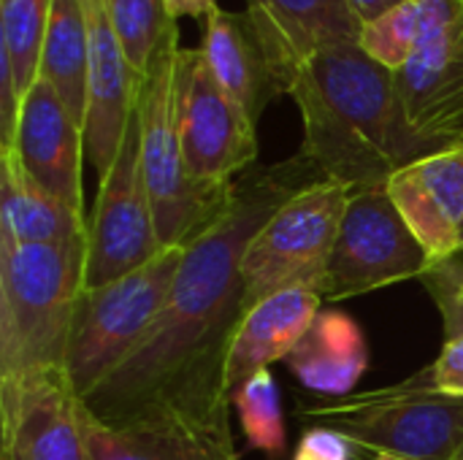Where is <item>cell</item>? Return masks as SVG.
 I'll return each instance as SVG.
<instances>
[{"label":"cell","mask_w":463,"mask_h":460,"mask_svg":"<svg viewBox=\"0 0 463 460\" xmlns=\"http://www.w3.org/2000/svg\"><path fill=\"white\" fill-rule=\"evenodd\" d=\"M323 312L315 290H282L244 312L225 361V390L233 404L241 385L277 361H288Z\"/></svg>","instance_id":"17"},{"label":"cell","mask_w":463,"mask_h":460,"mask_svg":"<svg viewBox=\"0 0 463 460\" xmlns=\"http://www.w3.org/2000/svg\"><path fill=\"white\" fill-rule=\"evenodd\" d=\"M87 14V114H84V152L98 174H109L122 146L125 130L138 108L144 81L133 73L117 33L109 19L106 0H81Z\"/></svg>","instance_id":"14"},{"label":"cell","mask_w":463,"mask_h":460,"mask_svg":"<svg viewBox=\"0 0 463 460\" xmlns=\"http://www.w3.org/2000/svg\"><path fill=\"white\" fill-rule=\"evenodd\" d=\"M317 179L323 176L301 152L236 179L228 209L184 247L179 274L149 333L84 399L95 418L117 428L165 431L195 460H239L225 361L247 312L241 258L269 217Z\"/></svg>","instance_id":"1"},{"label":"cell","mask_w":463,"mask_h":460,"mask_svg":"<svg viewBox=\"0 0 463 460\" xmlns=\"http://www.w3.org/2000/svg\"><path fill=\"white\" fill-rule=\"evenodd\" d=\"M420 279L434 306L439 309L445 342L463 336V252L431 263V268Z\"/></svg>","instance_id":"27"},{"label":"cell","mask_w":463,"mask_h":460,"mask_svg":"<svg viewBox=\"0 0 463 460\" xmlns=\"http://www.w3.org/2000/svg\"><path fill=\"white\" fill-rule=\"evenodd\" d=\"M87 14L81 0H52L41 76L54 87L65 108L84 127L87 114Z\"/></svg>","instance_id":"23"},{"label":"cell","mask_w":463,"mask_h":460,"mask_svg":"<svg viewBox=\"0 0 463 460\" xmlns=\"http://www.w3.org/2000/svg\"><path fill=\"white\" fill-rule=\"evenodd\" d=\"M393 76L402 122L418 155L463 146V14Z\"/></svg>","instance_id":"12"},{"label":"cell","mask_w":463,"mask_h":460,"mask_svg":"<svg viewBox=\"0 0 463 460\" xmlns=\"http://www.w3.org/2000/svg\"><path fill=\"white\" fill-rule=\"evenodd\" d=\"M290 98L304 125L301 155L323 179L350 192L388 184L399 168L420 157L402 122L393 70L358 43L315 54L298 70Z\"/></svg>","instance_id":"2"},{"label":"cell","mask_w":463,"mask_h":460,"mask_svg":"<svg viewBox=\"0 0 463 460\" xmlns=\"http://www.w3.org/2000/svg\"><path fill=\"white\" fill-rule=\"evenodd\" d=\"M353 455L355 445L345 434L328 426H312L301 434L293 460H353Z\"/></svg>","instance_id":"28"},{"label":"cell","mask_w":463,"mask_h":460,"mask_svg":"<svg viewBox=\"0 0 463 460\" xmlns=\"http://www.w3.org/2000/svg\"><path fill=\"white\" fill-rule=\"evenodd\" d=\"M0 152L11 155L41 190L52 192L79 214H87L81 190V163L87 157L84 127L43 76H38L24 95L14 136Z\"/></svg>","instance_id":"13"},{"label":"cell","mask_w":463,"mask_h":460,"mask_svg":"<svg viewBox=\"0 0 463 460\" xmlns=\"http://www.w3.org/2000/svg\"><path fill=\"white\" fill-rule=\"evenodd\" d=\"M179 38L171 41L146 76L138 98L141 168L149 190L160 247H187L231 203L233 187L198 184L184 165L179 141Z\"/></svg>","instance_id":"5"},{"label":"cell","mask_w":463,"mask_h":460,"mask_svg":"<svg viewBox=\"0 0 463 460\" xmlns=\"http://www.w3.org/2000/svg\"><path fill=\"white\" fill-rule=\"evenodd\" d=\"M453 460H463V445L458 447V453H456V458H453Z\"/></svg>","instance_id":"33"},{"label":"cell","mask_w":463,"mask_h":460,"mask_svg":"<svg viewBox=\"0 0 463 460\" xmlns=\"http://www.w3.org/2000/svg\"><path fill=\"white\" fill-rule=\"evenodd\" d=\"M298 415L374 455L453 460L463 445V399L437 390L431 369L391 388L301 407Z\"/></svg>","instance_id":"4"},{"label":"cell","mask_w":463,"mask_h":460,"mask_svg":"<svg viewBox=\"0 0 463 460\" xmlns=\"http://www.w3.org/2000/svg\"><path fill=\"white\" fill-rule=\"evenodd\" d=\"M388 192L431 263L463 252V146L407 163L388 179Z\"/></svg>","instance_id":"16"},{"label":"cell","mask_w":463,"mask_h":460,"mask_svg":"<svg viewBox=\"0 0 463 460\" xmlns=\"http://www.w3.org/2000/svg\"><path fill=\"white\" fill-rule=\"evenodd\" d=\"M52 0H0V133L14 136L19 106L41 76Z\"/></svg>","instance_id":"21"},{"label":"cell","mask_w":463,"mask_h":460,"mask_svg":"<svg viewBox=\"0 0 463 460\" xmlns=\"http://www.w3.org/2000/svg\"><path fill=\"white\" fill-rule=\"evenodd\" d=\"M233 407L239 409L241 431L250 442V447L277 458L285 453L288 431L282 418V399L277 380L269 369L250 377L241 390L233 399Z\"/></svg>","instance_id":"26"},{"label":"cell","mask_w":463,"mask_h":460,"mask_svg":"<svg viewBox=\"0 0 463 460\" xmlns=\"http://www.w3.org/2000/svg\"><path fill=\"white\" fill-rule=\"evenodd\" d=\"M176 117L184 165L198 184L225 190L258 160V125L217 84L201 49L179 54Z\"/></svg>","instance_id":"10"},{"label":"cell","mask_w":463,"mask_h":460,"mask_svg":"<svg viewBox=\"0 0 463 460\" xmlns=\"http://www.w3.org/2000/svg\"><path fill=\"white\" fill-rule=\"evenodd\" d=\"M109 19L133 73L146 81L163 49L179 38V19L165 8V0H106Z\"/></svg>","instance_id":"24"},{"label":"cell","mask_w":463,"mask_h":460,"mask_svg":"<svg viewBox=\"0 0 463 460\" xmlns=\"http://www.w3.org/2000/svg\"><path fill=\"white\" fill-rule=\"evenodd\" d=\"M87 460H195L171 434L155 428H117L95 418L87 404L81 412Z\"/></svg>","instance_id":"25"},{"label":"cell","mask_w":463,"mask_h":460,"mask_svg":"<svg viewBox=\"0 0 463 460\" xmlns=\"http://www.w3.org/2000/svg\"><path fill=\"white\" fill-rule=\"evenodd\" d=\"M461 14L463 0H407L364 24L358 46L396 73Z\"/></svg>","instance_id":"22"},{"label":"cell","mask_w":463,"mask_h":460,"mask_svg":"<svg viewBox=\"0 0 463 460\" xmlns=\"http://www.w3.org/2000/svg\"><path fill=\"white\" fill-rule=\"evenodd\" d=\"M163 252L149 190L141 168L138 108L125 130L114 165L98 182V198L87 217L84 287H103Z\"/></svg>","instance_id":"9"},{"label":"cell","mask_w":463,"mask_h":460,"mask_svg":"<svg viewBox=\"0 0 463 460\" xmlns=\"http://www.w3.org/2000/svg\"><path fill=\"white\" fill-rule=\"evenodd\" d=\"M429 369L437 390L463 399V336L445 342L439 358Z\"/></svg>","instance_id":"29"},{"label":"cell","mask_w":463,"mask_h":460,"mask_svg":"<svg viewBox=\"0 0 463 460\" xmlns=\"http://www.w3.org/2000/svg\"><path fill=\"white\" fill-rule=\"evenodd\" d=\"M285 363L309 393L345 399L361 382L369 366V350L364 331L350 314L323 309Z\"/></svg>","instance_id":"19"},{"label":"cell","mask_w":463,"mask_h":460,"mask_svg":"<svg viewBox=\"0 0 463 460\" xmlns=\"http://www.w3.org/2000/svg\"><path fill=\"white\" fill-rule=\"evenodd\" d=\"M374 460H412V458H399V455H374Z\"/></svg>","instance_id":"32"},{"label":"cell","mask_w":463,"mask_h":460,"mask_svg":"<svg viewBox=\"0 0 463 460\" xmlns=\"http://www.w3.org/2000/svg\"><path fill=\"white\" fill-rule=\"evenodd\" d=\"M87 239L0 241V377L62 369L84 290Z\"/></svg>","instance_id":"3"},{"label":"cell","mask_w":463,"mask_h":460,"mask_svg":"<svg viewBox=\"0 0 463 460\" xmlns=\"http://www.w3.org/2000/svg\"><path fill=\"white\" fill-rule=\"evenodd\" d=\"M182 258L184 247H165L133 274L81 290L62 361V371L79 399H90L149 333Z\"/></svg>","instance_id":"6"},{"label":"cell","mask_w":463,"mask_h":460,"mask_svg":"<svg viewBox=\"0 0 463 460\" xmlns=\"http://www.w3.org/2000/svg\"><path fill=\"white\" fill-rule=\"evenodd\" d=\"M165 8L174 19H206L212 8H217V0H165Z\"/></svg>","instance_id":"31"},{"label":"cell","mask_w":463,"mask_h":460,"mask_svg":"<svg viewBox=\"0 0 463 460\" xmlns=\"http://www.w3.org/2000/svg\"><path fill=\"white\" fill-rule=\"evenodd\" d=\"M198 49L217 84L255 125L263 111L285 95L244 11L212 8L203 19V41Z\"/></svg>","instance_id":"18"},{"label":"cell","mask_w":463,"mask_h":460,"mask_svg":"<svg viewBox=\"0 0 463 460\" xmlns=\"http://www.w3.org/2000/svg\"><path fill=\"white\" fill-rule=\"evenodd\" d=\"M79 239H87V214L41 190L11 155L0 152V241L68 244Z\"/></svg>","instance_id":"20"},{"label":"cell","mask_w":463,"mask_h":460,"mask_svg":"<svg viewBox=\"0 0 463 460\" xmlns=\"http://www.w3.org/2000/svg\"><path fill=\"white\" fill-rule=\"evenodd\" d=\"M347 201L350 187L317 179L269 217L241 258L244 309L282 290H323Z\"/></svg>","instance_id":"7"},{"label":"cell","mask_w":463,"mask_h":460,"mask_svg":"<svg viewBox=\"0 0 463 460\" xmlns=\"http://www.w3.org/2000/svg\"><path fill=\"white\" fill-rule=\"evenodd\" d=\"M244 5L285 95L315 54L328 46L358 43L364 30L347 0H244Z\"/></svg>","instance_id":"15"},{"label":"cell","mask_w":463,"mask_h":460,"mask_svg":"<svg viewBox=\"0 0 463 460\" xmlns=\"http://www.w3.org/2000/svg\"><path fill=\"white\" fill-rule=\"evenodd\" d=\"M402 3H407V0H347V5L353 8V14L358 16L361 24H369V22L380 19L383 14L393 11Z\"/></svg>","instance_id":"30"},{"label":"cell","mask_w":463,"mask_h":460,"mask_svg":"<svg viewBox=\"0 0 463 460\" xmlns=\"http://www.w3.org/2000/svg\"><path fill=\"white\" fill-rule=\"evenodd\" d=\"M431 258L396 209L388 184L353 190L328 263L323 301H345L423 277Z\"/></svg>","instance_id":"8"},{"label":"cell","mask_w":463,"mask_h":460,"mask_svg":"<svg viewBox=\"0 0 463 460\" xmlns=\"http://www.w3.org/2000/svg\"><path fill=\"white\" fill-rule=\"evenodd\" d=\"M81 412L62 369L0 377V460H87Z\"/></svg>","instance_id":"11"}]
</instances>
